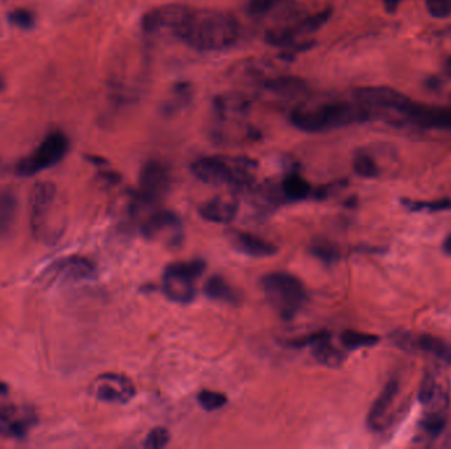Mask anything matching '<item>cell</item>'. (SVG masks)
Listing matches in <instances>:
<instances>
[{
    "label": "cell",
    "instance_id": "cell-39",
    "mask_svg": "<svg viewBox=\"0 0 451 449\" xmlns=\"http://www.w3.org/2000/svg\"><path fill=\"white\" fill-rule=\"evenodd\" d=\"M442 249L446 254L451 256V234L446 236V239L443 242Z\"/></svg>",
    "mask_w": 451,
    "mask_h": 449
},
{
    "label": "cell",
    "instance_id": "cell-14",
    "mask_svg": "<svg viewBox=\"0 0 451 449\" xmlns=\"http://www.w3.org/2000/svg\"><path fill=\"white\" fill-rule=\"evenodd\" d=\"M405 116L412 123L424 128L451 130V111L446 108L413 102Z\"/></svg>",
    "mask_w": 451,
    "mask_h": 449
},
{
    "label": "cell",
    "instance_id": "cell-41",
    "mask_svg": "<svg viewBox=\"0 0 451 449\" xmlns=\"http://www.w3.org/2000/svg\"><path fill=\"white\" fill-rule=\"evenodd\" d=\"M9 386L6 382H0V397L9 396Z\"/></svg>",
    "mask_w": 451,
    "mask_h": 449
},
{
    "label": "cell",
    "instance_id": "cell-25",
    "mask_svg": "<svg viewBox=\"0 0 451 449\" xmlns=\"http://www.w3.org/2000/svg\"><path fill=\"white\" fill-rule=\"evenodd\" d=\"M379 337L373 334H365V332H358V331H345L340 335V343L348 351H356L362 348H368L377 344Z\"/></svg>",
    "mask_w": 451,
    "mask_h": 449
},
{
    "label": "cell",
    "instance_id": "cell-44",
    "mask_svg": "<svg viewBox=\"0 0 451 449\" xmlns=\"http://www.w3.org/2000/svg\"><path fill=\"white\" fill-rule=\"evenodd\" d=\"M446 69H447L449 74L451 76V57L447 60V62H446Z\"/></svg>",
    "mask_w": 451,
    "mask_h": 449
},
{
    "label": "cell",
    "instance_id": "cell-5",
    "mask_svg": "<svg viewBox=\"0 0 451 449\" xmlns=\"http://www.w3.org/2000/svg\"><path fill=\"white\" fill-rule=\"evenodd\" d=\"M261 287L269 304L283 319H292L308 301L303 282L285 272L265 274L261 278Z\"/></svg>",
    "mask_w": 451,
    "mask_h": 449
},
{
    "label": "cell",
    "instance_id": "cell-17",
    "mask_svg": "<svg viewBox=\"0 0 451 449\" xmlns=\"http://www.w3.org/2000/svg\"><path fill=\"white\" fill-rule=\"evenodd\" d=\"M400 390L399 381L392 378L385 383L380 394L375 399L370 413L367 415V425L371 430H379L390 407L393 405Z\"/></svg>",
    "mask_w": 451,
    "mask_h": 449
},
{
    "label": "cell",
    "instance_id": "cell-15",
    "mask_svg": "<svg viewBox=\"0 0 451 449\" xmlns=\"http://www.w3.org/2000/svg\"><path fill=\"white\" fill-rule=\"evenodd\" d=\"M235 251L240 252L248 257L264 259L278 253V247L270 242L261 239L256 234L243 231H233L228 236Z\"/></svg>",
    "mask_w": 451,
    "mask_h": 449
},
{
    "label": "cell",
    "instance_id": "cell-22",
    "mask_svg": "<svg viewBox=\"0 0 451 449\" xmlns=\"http://www.w3.org/2000/svg\"><path fill=\"white\" fill-rule=\"evenodd\" d=\"M313 357L325 366H339L345 360L343 353L331 346L330 337L313 346Z\"/></svg>",
    "mask_w": 451,
    "mask_h": 449
},
{
    "label": "cell",
    "instance_id": "cell-1",
    "mask_svg": "<svg viewBox=\"0 0 451 449\" xmlns=\"http://www.w3.org/2000/svg\"><path fill=\"white\" fill-rule=\"evenodd\" d=\"M239 36L240 28L234 16L191 9L176 37L198 52H222L234 46Z\"/></svg>",
    "mask_w": 451,
    "mask_h": 449
},
{
    "label": "cell",
    "instance_id": "cell-9",
    "mask_svg": "<svg viewBox=\"0 0 451 449\" xmlns=\"http://www.w3.org/2000/svg\"><path fill=\"white\" fill-rule=\"evenodd\" d=\"M356 103L365 108H382L405 115L413 103L408 96L397 90L384 86L359 87L354 90Z\"/></svg>",
    "mask_w": 451,
    "mask_h": 449
},
{
    "label": "cell",
    "instance_id": "cell-4",
    "mask_svg": "<svg viewBox=\"0 0 451 449\" xmlns=\"http://www.w3.org/2000/svg\"><path fill=\"white\" fill-rule=\"evenodd\" d=\"M57 186L49 181L36 182L29 194V225L36 240L53 244L62 234L57 223Z\"/></svg>",
    "mask_w": 451,
    "mask_h": 449
},
{
    "label": "cell",
    "instance_id": "cell-12",
    "mask_svg": "<svg viewBox=\"0 0 451 449\" xmlns=\"http://www.w3.org/2000/svg\"><path fill=\"white\" fill-rule=\"evenodd\" d=\"M93 393L102 402L124 405L135 397L136 390L128 377L122 374L106 373L96 378L93 385Z\"/></svg>",
    "mask_w": 451,
    "mask_h": 449
},
{
    "label": "cell",
    "instance_id": "cell-2",
    "mask_svg": "<svg viewBox=\"0 0 451 449\" xmlns=\"http://www.w3.org/2000/svg\"><path fill=\"white\" fill-rule=\"evenodd\" d=\"M370 119L368 108L362 104L335 102L318 107H298L290 113V123L297 130L320 133L338 130Z\"/></svg>",
    "mask_w": 451,
    "mask_h": 449
},
{
    "label": "cell",
    "instance_id": "cell-45",
    "mask_svg": "<svg viewBox=\"0 0 451 449\" xmlns=\"http://www.w3.org/2000/svg\"><path fill=\"white\" fill-rule=\"evenodd\" d=\"M0 166H1V161H0Z\"/></svg>",
    "mask_w": 451,
    "mask_h": 449
},
{
    "label": "cell",
    "instance_id": "cell-42",
    "mask_svg": "<svg viewBox=\"0 0 451 449\" xmlns=\"http://www.w3.org/2000/svg\"><path fill=\"white\" fill-rule=\"evenodd\" d=\"M443 361H445V363H451V344L449 346V349H447V352L445 354V357H443Z\"/></svg>",
    "mask_w": 451,
    "mask_h": 449
},
{
    "label": "cell",
    "instance_id": "cell-8",
    "mask_svg": "<svg viewBox=\"0 0 451 449\" xmlns=\"http://www.w3.org/2000/svg\"><path fill=\"white\" fill-rule=\"evenodd\" d=\"M171 187V173L163 162L151 160L141 167L139 189L132 195V211L156 206Z\"/></svg>",
    "mask_w": 451,
    "mask_h": 449
},
{
    "label": "cell",
    "instance_id": "cell-24",
    "mask_svg": "<svg viewBox=\"0 0 451 449\" xmlns=\"http://www.w3.org/2000/svg\"><path fill=\"white\" fill-rule=\"evenodd\" d=\"M331 14H333V11L330 9H326L314 14L312 16L300 19L295 24H293L295 35L298 37V36L314 33L315 31H318L320 28H322L329 21V19L331 18Z\"/></svg>",
    "mask_w": 451,
    "mask_h": 449
},
{
    "label": "cell",
    "instance_id": "cell-36",
    "mask_svg": "<svg viewBox=\"0 0 451 449\" xmlns=\"http://www.w3.org/2000/svg\"><path fill=\"white\" fill-rule=\"evenodd\" d=\"M330 337L329 332L326 331H322V332H315V334H310L308 336L298 337V339H293V340H288V346L289 348H295V349H301V348H306V346H315L317 343H320L322 340Z\"/></svg>",
    "mask_w": 451,
    "mask_h": 449
},
{
    "label": "cell",
    "instance_id": "cell-40",
    "mask_svg": "<svg viewBox=\"0 0 451 449\" xmlns=\"http://www.w3.org/2000/svg\"><path fill=\"white\" fill-rule=\"evenodd\" d=\"M400 0H384V3H385V7L388 11H395V9L397 7V4H399Z\"/></svg>",
    "mask_w": 451,
    "mask_h": 449
},
{
    "label": "cell",
    "instance_id": "cell-32",
    "mask_svg": "<svg viewBox=\"0 0 451 449\" xmlns=\"http://www.w3.org/2000/svg\"><path fill=\"white\" fill-rule=\"evenodd\" d=\"M445 424H446L445 416L442 414H440V413L433 411V413H430L421 420V430L425 432L427 436L437 438L445 428Z\"/></svg>",
    "mask_w": 451,
    "mask_h": 449
},
{
    "label": "cell",
    "instance_id": "cell-35",
    "mask_svg": "<svg viewBox=\"0 0 451 449\" xmlns=\"http://www.w3.org/2000/svg\"><path fill=\"white\" fill-rule=\"evenodd\" d=\"M426 9L434 19L451 16V0H426Z\"/></svg>",
    "mask_w": 451,
    "mask_h": 449
},
{
    "label": "cell",
    "instance_id": "cell-7",
    "mask_svg": "<svg viewBox=\"0 0 451 449\" xmlns=\"http://www.w3.org/2000/svg\"><path fill=\"white\" fill-rule=\"evenodd\" d=\"M205 268L206 264L202 259L171 264L163 276V291L166 298L172 302L191 303L196 296V281Z\"/></svg>",
    "mask_w": 451,
    "mask_h": 449
},
{
    "label": "cell",
    "instance_id": "cell-3",
    "mask_svg": "<svg viewBox=\"0 0 451 449\" xmlns=\"http://www.w3.org/2000/svg\"><path fill=\"white\" fill-rule=\"evenodd\" d=\"M256 162L247 157H202L191 165V172L208 185H230L239 191L251 189Z\"/></svg>",
    "mask_w": 451,
    "mask_h": 449
},
{
    "label": "cell",
    "instance_id": "cell-18",
    "mask_svg": "<svg viewBox=\"0 0 451 449\" xmlns=\"http://www.w3.org/2000/svg\"><path fill=\"white\" fill-rule=\"evenodd\" d=\"M19 199L12 189L0 191V239L6 237L15 224L18 215Z\"/></svg>",
    "mask_w": 451,
    "mask_h": 449
},
{
    "label": "cell",
    "instance_id": "cell-29",
    "mask_svg": "<svg viewBox=\"0 0 451 449\" xmlns=\"http://www.w3.org/2000/svg\"><path fill=\"white\" fill-rule=\"evenodd\" d=\"M197 399L201 407L206 411H216L227 403V397L225 394L213 390H202Z\"/></svg>",
    "mask_w": 451,
    "mask_h": 449
},
{
    "label": "cell",
    "instance_id": "cell-38",
    "mask_svg": "<svg viewBox=\"0 0 451 449\" xmlns=\"http://www.w3.org/2000/svg\"><path fill=\"white\" fill-rule=\"evenodd\" d=\"M87 161H90L91 164L96 165V166H103V165H107V161L102 158V157H96V156H87Z\"/></svg>",
    "mask_w": 451,
    "mask_h": 449
},
{
    "label": "cell",
    "instance_id": "cell-6",
    "mask_svg": "<svg viewBox=\"0 0 451 449\" xmlns=\"http://www.w3.org/2000/svg\"><path fill=\"white\" fill-rule=\"evenodd\" d=\"M70 141L61 130H53L44 138L39 147L29 155L19 161L15 166V173L19 177H34L36 174L48 170L60 164L68 155Z\"/></svg>",
    "mask_w": 451,
    "mask_h": 449
},
{
    "label": "cell",
    "instance_id": "cell-20",
    "mask_svg": "<svg viewBox=\"0 0 451 449\" xmlns=\"http://www.w3.org/2000/svg\"><path fill=\"white\" fill-rule=\"evenodd\" d=\"M281 190L288 200L298 202V200H304L310 195L312 186L300 174L290 173L284 178L283 185H281Z\"/></svg>",
    "mask_w": 451,
    "mask_h": 449
},
{
    "label": "cell",
    "instance_id": "cell-21",
    "mask_svg": "<svg viewBox=\"0 0 451 449\" xmlns=\"http://www.w3.org/2000/svg\"><path fill=\"white\" fill-rule=\"evenodd\" d=\"M264 87L278 96H297L306 91V83L295 77H276L264 82Z\"/></svg>",
    "mask_w": 451,
    "mask_h": 449
},
{
    "label": "cell",
    "instance_id": "cell-16",
    "mask_svg": "<svg viewBox=\"0 0 451 449\" xmlns=\"http://www.w3.org/2000/svg\"><path fill=\"white\" fill-rule=\"evenodd\" d=\"M238 210L239 206L235 199L216 197L201 205L198 212L202 219L208 220L210 223L228 224L236 217Z\"/></svg>",
    "mask_w": 451,
    "mask_h": 449
},
{
    "label": "cell",
    "instance_id": "cell-31",
    "mask_svg": "<svg viewBox=\"0 0 451 449\" xmlns=\"http://www.w3.org/2000/svg\"><path fill=\"white\" fill-rule=\"evenodd\" d=\"M283 1L284 0H251L247 6V12L252 18H264L278 9Z\"/></svg>",
    "mask_w": 451,
    "mask_h": 449
},
{
    "label": "cell",
    "instance_id": "cell-30",
    "mask_svg": "<svg viewBox=\"0 0 451 449\" xmlns=\"http://www.w3.org/2000/svg\"><path fill=\"white\" fill-rule=\"evenodd\" d=\"M9 23L11 26H18L20 29L29 31L36 26V16L32 11L26 9H18L11 11L9 14Z\"/></svg>",
    "mask_w": 451,
    "mask_h": 449
},
{
    "label": "cell",
    "instance_id": "cell-34",
    "mask_svg": "<svg viewBox=\"0 0 451 449\" xmlns=\"http://www.w3.org/2000/svg\"><path fill=\"white\" fill-rule=\"evenodd\" d=\"M191 98V87L189 85H185V83H180V85H176L173 88V93H172V98L165 103V111H169V113H174L178 107V100L181 103H186V100Z\"/></svg>",
    "mask_w": 451,
    "mask_h": 449
},
{
    "label": "cell",
    "instance_id": "cell-10",
    "mask_svg": "<svg viewBox=\"0 0 451 449\" xmlns=\"http://www.w3.org/2000/svg\"><path fill=\"white\" fill-rule=\"evenodd\" d=\"M191 9L183 4H165L151 9L141 18V29L151 35L171 32L176 36Z\"/></svg>",
    "mask_w": 451,
    "mask_h": 449
},
{
    "label": "cell",
    "instance_id": "cell-43",
    "mask_svg": "<svg viewBox=\"0 0 451 449\" xmlns=\"http://www.w3.org/2000/svg\"><path fill=\"white\" fill-rule=\"evenodd\" d=\"M4 88H6V82H4V79L0 77V93H1Z\"/></svg>",
    "mask_w": 451,
    "mask_h": 449
},
{
    "label": "cell",
    "instance_id": "cell-19",
    "mask_svg": "<svg viewBox=\"0 0 451 449\" xmlns=\"http://www.w3.org/2000/svg\"><path fill=\"white\" fill-rule=\"evenodd\" d=\"M203 291L208 295V298L213 301H221V302L231 303V304L239 302V295L236 293V290L226 281L223 277H210L203 286Z\"/></svg>",
    "mask_w": 451,
    "mask_h": 449
},
{
    "label": "cell",
    "instance_id": "cell-37",
    "mask_svg": "<svg viewBox=\"0 0 451 449\" xmlns=\"http://www.w3.org/2000/svg\"><path fill=\"white\" fill-rule=\"evenodd\" d=\"M99 177H101L102 180H104V181L111 183V185L121 181V175L118 173H115V172H101Z\"/></svg>",
    "mask_w": 451,
    "mask_h": 449
},
{
    "label": "cell",
    "instance_id": "cell-13",
    "mask_svg": "<svg viewBox=\"0 0 451 449\" xmlns=\"http://www.w3.org/2000/svg\"><path fill=\"white\" fill-rule=\"evenodd\" d=\"M51 279H61V281H91L96 277V264L91 259L82 256H69L64 259H57L53 262L45 272Z\"/></svg>",
    "mask_w": 451,
    "mask_h": 449
},
{
    "label": "cell",
    "instance_id": "cell-27",
    "mask_svg": "<svg viewBox=\"0 0 451 449\" xmlns=\"http://www.w3.org/2000/svg\"><path fill=\"white\" fill-rule=\"evenodd\" d=\"M442 399V393L440 390V385L435 382L432 376H425V378L421 382L418 401L424 406H433Z\"/></svg>",
    "mask_w": 451,
    "mask_h": 449
},
{
    "label": "cell",
    "instance_id": "cell-23",
    "mask_svg": "<svg viewBox=\"0 0 451 449\" xmlns=\"http://www.w3.org/2000/svg\"><path fill=\"white\" fill-rule=\"evenodd\" d=\"M310 253L315 259H320L326 265H333L340 259V249L338 245L328 239H317L310 245Z\"/></svg>",
    "mask_w": 451,
    "mask_h": 449
},
{
    "label": "cell",
    "instance_id": "cell-33",
    "mask_svg": "<svg viewBox=\"0 0 451 449\" xmlns=\"http://www.w3.org/2000/svg\"><path fill=\"white\" fill-rule=\"evenodd\" d=\"M171 441V432L164 427H157L148 433L144 440V448L160 449L164 448Z\"/></svg>",
    "mask_w": 451,
    "mask_h": 449
},
{
    "label": "cell",
    "instance_id": "cell-11",
    "mask_svg": "<svg viewBox=\"0 0 451 449\" xmlns=\"http://www.w3.org/2000/svg\"><path fill=\"white\" fill-rule=\"evenodd\" d=\"M141 234L149 240L164 237L171 247H178L183 239V222L172 211H155L143 223Z\"/></svg>",
    "mask_w": 451,
    "mask_h": 449
},
{
    "label": "cell",
    "instance_id": "cell-26",
    "mask_svg": "<svg viewBox=\"0 0 451 449\" xmlns=\"http://www.w3.org/2000/svg\"><path fill=\"white\" fill-rule=\"evenodd\" d=\"M404 207L408 208L412 212H440V211H447L451 210V199L443 198L438 200H410L404 199L401 200Z\"/></svg>",
    "mask_w": 451,
    "mask_h": 449
},
{
    "label": "cell",
    "instance_id": "cell-28",
    "mask_svg": "<svg viewBox=\"0 0 451 449\" xmlns=\"http://www.w3.org/2000/svg\"><path fill=\"white\" fill-rule=\"evenodd\" d=\"M353 167H354L355 174L362 178L371 180V178H376L379 175L377 165L375 162L373 157L368 156L367 153H358L354 157Z\"/></svg>",
    "mask_w": 451,
    "mask_h": 449
}]
</instances>
